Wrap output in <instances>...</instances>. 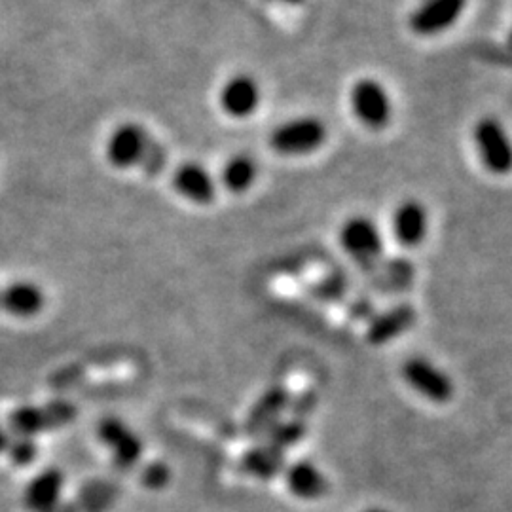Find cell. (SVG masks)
Listing matches in <instances>:
<instances>
[{"instance_id": "cell-28", "label": "cell", "mask_w": 512, "mask_h": 512, "mask_svg": "<svg viewBox=\"0 0 512 512\" xmlns=\"http://www.w3.org/2000/svg\"><path fill=\"white\" fill-rule=\"evenodd\" d=\"M365 512H389V511H385V509H378V507H376V509H368V511H365Z\"/></svg>"}, {"instance_id": "cell-22", "label": "cell", "mask_w": 512, "mask_h": 512, "mask_svg": "<svg viewBox=\"0 0 512 512\" xmlns=\"http://www.w3.org/2000/svg\"><path fill=\"white\" fill-rule=\"evenodd\" d=\"M6 452H8V458H10L14 465L27 467L37 458V442H35V439H31V437H16V435H12L10 440H8Z\"/></svg>"}, {"instance_id": "cell-4", "label": "cell", "mask_w": 512, "mask_h": 512, "mask_svg": "<svg viewBox=\"0 0 512 512\" xmlns=\"http://www.w3.org/2000/svg\"><path fill=\"white\" fill-rule=\"evenodd\" d=\"M342 249L359 266L372 268L384 253V239L378 224L366 217H351L340 230Z\"/></svg>"}, {"instance_id": "cell-7", "label": "cell", "mask_w": 512, "mask_h": 512, "mask_svg": "<svg viewBox=\"0 0 512 512\" xmlns=\"http://www.w3.org/2000/svg\"><path fill=\"white\" fill-rule=\"evenodd\" d=\"M99 439L112 452V461L118 469H133L143 456V444L128 425L118 418H105L99 423Z\"/></svg>"}, {"instance_id": "cell-5", "label": "cell", "mask_w": 512, "mask_h": 512, "mask_svg": "<svg viewBox=\"0 0 512 512\" xmlns=\"http://www.w3.org/2000/svg\"><path fill=\"white\" fill-rule=\"evenodd\" d=\"M403 378L416 393L431 403H448L454 395L452 378L423 357H412L404 363Z\"/></svg>"}, {"instance_id": "cell-13", "label": "cell", "mask_w": 512, "mask_h": 512, "mask_svg": "<svg viewBox=\"0 0 512 512\" xmlns=\"http://www.w3.org/2000/svg\"><path fill=\"white\" fill-rule=\"evenodd\" d=\"M285 482L291 494L313 501L329 492V480L323 471L311 461H296L293 465L285 467Z\"/></svg>"}, {"instance_id": "cell-11", "label": "cell", "mask_w": 512, "mask_h": 512, "mask_svg": "<svg viewBox=\"0 0 512 512\" xmlns=\"http://www.w3.org/2000/svg\"><path fill=\"white\" fill-rule=\"evenodd\" d=\"M65 476L59 469H46L35 476L25 492H23V507L29 512H50L61 501Z\"/></svg>"}, {"instance_id": "cell-12", "label": "cell", "mask_w": 512, "mask_h": 512, "mask_svg": "<svg viewBox=\"0 0 512 512\" xmlns=\"http://www.w3.org/2000/svg\"><path fill=\"white\" fill-rule=\"evenodd\" d=\"M427 211L418 200H406L393 213V234L404 247H418L427 236Z\"/></svg>"}, {"instance_id": "cell-21", "label": "cell", "mask_w": 512, "mask_h": 512, "mask_svg": "<svg viewBox=\"0 0 512 512\" xmlns=\"http://www.w3.org/2000/svg\"><path fill=\"white\" fill-rule=\"evenodd\" d=\"M304 435H306V423L300 418H293V420L277 421L274 427L264 435V439L285 452L287 448L304 439Z\"/></svg>"}, {"instance_id": "cell-14", "label": "cell", "mask_w": 512, "mask_h": 512, "mask_svg": "<svg viewBox=\"0 0 512 512\" xmlns=\"http://www.w3.org/2000/svg\"><path fill=\"white\" fill-rule=\"evenodd\" d=\"M414 323H416V311L412 306H408V304L395 306L393 310L385 311L370 321L366 338L370 344L382 346L387 342H393L406 330L412 329Z\"/></svg>"}, {"instance_id": "cell-20", "label": "cell", "mask_w": 512, "mask_h": 512, "mask_svg": "<svg viewBox=\"0 0 512 512\" xmlns=\"http://www.w3.org/2000/svg\"><path fill=\"white\" fill-rule=\"evenodd\" d=\"M116 488L107 482H92L80 490L76 507L82 512H103L109 509L116 499Z\"/></svg>"}, {"instance_id": "cell-8", "label": "cell", "mask_w": 512, "mask_h": 512, "mask_svg": "<svg viewBox=\"0 0 512 512\" xmlns=\"http://www.w3.org/2000/svg\"><path fill=\"white\" fill-rule=\"evenodd\" d=\"M150 137L147 131L137 124H124L110 135L107 145V158L118 169L141 164Z\"/></svg>"}, {"instance_id": "cell-27", "label": "cell", "mask_w": 512, "mask_h": 512, "mask_svg": "<svg viewBox=\"0 0 512 512\" xmlns=\"http://www.w3.org/2000/svg\"><path fill=\"white\" fill-rule=\"evenodd\" d=\"M279 2H285V4H300L304 0H279Z\"/></svg>"}, {"instance_id": "cell-10", "label": "cell", "mask_w": 512, "mask_h": 512, "mask_svg": "<svg viewBox=\"0 0 512 512\" xmlns=\"http://www.w3.org/2000/svg\"><path fill=\"white\" fill-rule=\"evenodd\" d=\"M220 105L226 114L234 118H247L260 105V86L253 76L238 74L222 88Z\"/></svg>"}, {"instance_id": "cell-9", "label": "cell", "mask_w": 512, "mask_h": 512, "mask_svg": "<svg viewBox=\"0 0 512 512\" xmlns=\"http://www.w3.org/2000/svg\"><path fill=\"white\" fill-rule=\"evenodd\" d=\"M291 404V395L287 389L274 385L270 387L249 412V418L245 423V431L251 437H264L275 423L281 418V414L289 408Z\"/></svg>"}, {"instance_id": "cell-19", "label": "cell", "mask_w": 512, "mask_h": 512, "mask_svg": "<svg viewBox=\"0 0 512 512\" xmlns=\"http://www.w3.org/2000/svg\"><path fill=\"white\" fill-rule=\"evenodd\" d=\"M256 173H258V169H256L253 158H249V156H236V158H232L228 164L224 165L222 183L230 192L243 194L255 183Z\"/></svg>"}, {"instance_id": "cell-6", "label": "cell", "mask_w": 512, "mask_h": 512, "mask_svg": "<svg viewBox=\"0 0 512 512\" xmlns=\"http://www.w3.org/2000/svg\"><path fill=\"white\" fill-rule=\"evenodd\" d=\"M467 0H421L410 14V29L420 37H435L450 29L463 14Z\"/></svg>"}, {"instance_id": "cell-29", "label": "cell", "mask_w": 512, "mask_h": 512, "mask_svg": "<svg viewBox=\"0 0 512 512\" xmlns=\"http://www.w3.org/2000/svg\"><path fill=\"white\" fill-rule=\"evenodd\" d=\"M509 50H511V52H512V29H511V33H509Z\"/></svg>"}, {"instance_id": "cell-15", "label": "cell", "mask_w": 512, "mask_h": 512, "mask_svg": "<svg viewBox=\"0 0 512 512\" xmlns=\"http://www.w3.org/2000/svg\"><path fill=\"white\" fill-rule=\"evenodd\" d=\"M173 184L183 194L184 198H188L194 203H200V205L213 202L215 194H217L215 181L209 175V171L200 164H194V162L183 164L175 171Z\"/></svg>"}, {"instance_id": "cell-23", "label": "cell", "mask_w": 512, "mask_h": 512, "mask_svg": "<svg viewBox=\"0 0 512 512\" xmlns=\"http://www.w3.org/2000/svg\"><path fill=\"white\" fill-rule=\"evenodd\" d=\"M141 167H143V173L147 177H158L164 173L165 165H167V150L160 141H154L150 139L148 141L147 150H145V156L141 160Z\"/></svg>"}, {"instance_id": "cell-26", "label": "cell", "mask_w": 512, "mask_h": 512, "mask_svg": "<svg viewBox=\"0 0 512 512\" xmlns=\"http://www.w3.org/2000/svg\"><path fill=\"white\" fill-rule=\"evenodd\" d=\"M8 440H10V435H8V431L0 425V454L2 452H6V446H8Z\"/></svg>"}, {"instance_id": "cell-24", "label": "cell", "mask_w": 512, "mask_h": 512, "mask_svg": "<svg viewBox=\"0 0 512 512\" xmlns=\"http://www.w3.org/2000/svg\"><path fill=\"white\" fill-rule=\"evenodd\" d=\"M169 478H171L169 467L162 461H154L145 467V471L141 475V482L150 490H160L169 482Z\"/></svg>"}, {"instance_id": "cell-25", "label": "cell", "mask_w": 512, "mask_h": 512, "mask_svg": "<svg viewBox=\"0 0 512 512\" xmlns=\"http://www.w3.org/2000/svg\"><path fill=\"white\" fill-rule=\"evenodd\" d=\"M50 512H80L78 511V507H76V503H57L54 509Z\"/></svg>"}, {"instance_id": "cell-17", "label": "cell", "mask_w": 512, "mask_h": 512, "mask_svg": "<svg viewBox=\"0 0 512 512\" xmlns=\"http://www.w3.org/2000/svg\"><path fill=\"white\" fill-rule=\"evenodd\" d=\"M241 467L247 475L260 480H272L285 471V452L272 446L270 442H262L241 459Z\"/></svg>"}, {"instance_id": "cell-16", "label": "cell", "mask_w": 512, "mask_h": 512, "mask_svg": "<svg viewBox=\"0 0 512 512\" xmlns=\"http://www.w3.org/2000/svg\"><path fill=\"white\" fill-rule=\"evenodd\" d=\"M44 293L35 283L16 281L0 293V308L14 317H33L44 308Z\"/></svg>"}, {"instance_id": "cell-2", "label": "cell", "mask_w": 512, "mask_h": 512, "mask_svg": "<svg viewBox=\"0 0 512 512\" xmlns=\"http://www.w3.org/2000/svg\"><path fill=\"white\" fill-rule=\"evenodd\" d=\"M327 141V126L317 116H302L285 122L275 129L270 145L283 156H304L323 147Z\"/></svg>"}, {"instance_id": "cell-3", "label": "cell", "mask_w": 512, "mask_h": 512, "mask_svg": "<svg viewBox=\"0 0 512 512\" xmlns=\"http://www.w3.org/2000/svg\"><path fill=\"white\" fill-rule=\"evenodd\" d=\"M349 101L353 114L366 128L384 129L389 126L393 116V103L384 86L374 78H361L353 84L349 92Z\"/></svg>"}, {"instance_id": "cell-1", "label": "cell", "mask_w": 512, "mask_h": 512, "mask_svg": "<svg viewBox=\"0 0 512 512\" xmlns=\"http://www.w3.org/2000/svg\"><path fill=\"white\" fill-rule=\"evenodd\" d=\"M478 158L494 175H509L512 171V139L505 126L494 118H480L473 129Z\"/></svg>"}, {"instance_id": "cell-18", "label": "cell", "mask_w": 512, "mask_h": 512, "mask_svg": "<svg viewBox=\"0 0 512 512\" xmlns=\"http://www.w3.org/2000/svg\"><path fill=\"white\" fill-rule=\"evenodd\" d=\"M8 431L16 437H31L35 439L44 431H55L54 418L50 406H19L8 418Z\"/></svg>"}]
</instances>
